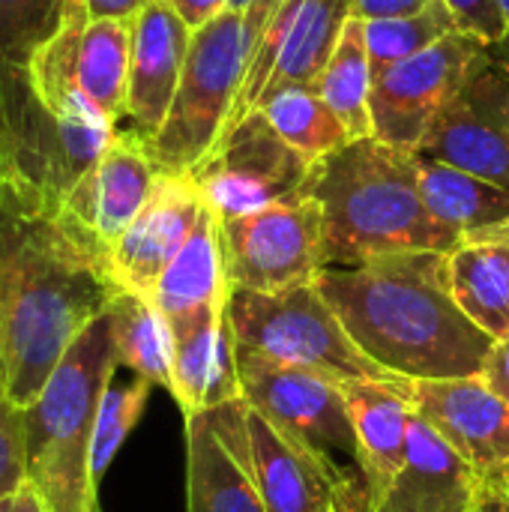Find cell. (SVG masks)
<instances>
[{
	"label": "cell",
	"mask_w": 509,
	"mask_h": 512,
	"mask_svg": "<svg viewBox=\"0 0 509 512\" xmlns=\"http://www.w3.org/2000/svg\"><path fill=\"white\" fill-rule=\"evenodd\" d=\"M354 345L402 381L480 378L495 339L453 297L447 252H402L315 279Z\"/></svg>",
	"instance_id": "cell-1"
},
{
	"label": "cell",
	"mask_w": 509,
	"mask_h": 512,
	"mask_svg": "<svg viewBox=\"0 0 509 512\" xmlns=\"http://www.w3.org/2000/svg\"><path fill=\"white\" fill-rule=\"evenodd\" d=\"M117 291L102 258L60 222L0 210V354L18 408L42 393Z\"/></svg>",
	"instance_id": "cell-2"
},
{
	"label": "cell",
	"mask_w": 509,
	"mask_h": 512,
	"mask_svg": "<svg viewBox=\"0 0 509 512\" xmlns=\"http://www.w3.org/2000/svg\"><path fill=\"white\" fill-rule=\"evenodd\" d=\"M303 192L321 207L324 267H354L402 252H450L462 240L429 213L414 156L378 138L351 141L318 159Z\"/></svg>",
	"instance_id": "cell-3"
},
{
	"label": "cell",
	"mask_w": 509,
	"mask_h": 512,
	"mask_svg": "<svg viewBox=\"0 0 509 512\" xmlns=\"http://www.w3.org/2000/svg\"><path fill=\"white\" fill-rule=\"evenodd\" d=\"M117 369L111 321L102 312L63 354L42 393L21 408L27 483L48 512H96L90 444L102 396Z\"/></svg>",
	"instance_id": "cell-4"
},
{
	"label": "cell",
	"mask_w": 509,
	"mask_h": 512,
	"mask_svg": "<svg viewBox=\"0 0 509 512\" xmlns=\"http://www.w3.org/2000/svg\"><path fill=\"white\" fill-rule=\"evenodd\" d=\"M282 0H252L192 33L171 111L147 141L159 174H192L219 144L258 42Z\"/></svg>",
	"instance_id": "cell-5"
},
{
	"label": "cell",
	"mask_w": 509,
	"mask_h": 512,
	"mask_svg": "<svg viewBox=\"0 0 509 512\" xmlns=\"http://www.w3.org/2000/svg\"><path fill=\"white\" fill-rule=\"evenodd\" d=\"M243 399L291 441L306 447L339 483L342 512H372L351 408L339 381L276 366L237 348Z\"/></svg>",
	"instance_id": "cell-6"
},
{
	"label": "cell",
	"mask_w": 509,
	"mask_h": 512,
	"mask_svg": "<svg viewBox=\"0 0 509 512\" xmlns=\"http://www.w3.org/2000/svg\"><path fill=\"white\" fill-rule=\"evenodd\" d=\"M225 309L234 345L261 360L315 372L339 384L396 381L354 345L318 285L279 294L231 288Z\"/></svg>",
	"instance_id": "cell-7"
},
{
	"label": "cell",
	"mask_w": 509,
	"mask_h": 512,
	"mask_svg": "<svg viewBox=\"0 0 509 512\" xmlns=\"http://www.w3.org/2000/svg\"><path fill=\"white\" fill-rule=\"evenodd\" d=\"M231 288L279 294L315 285L324 270L321 207L303 189L246 216L219 219Z\"/></svg>",
	"instance_id": "cell-8"
},
{
	"label": "cell",
	"mask_w": 509,
	"mask_h": 512,
	"mask_svg": "<svg viewBox=\"0 0 509 512\" xmlns=\"http://www.w3.org/2000/svg\"><path fill=\"white\" fill-rule=\"evenodd\" d=\"M486 42L459 30L438 45L372 75L375 138L399 153H417L432 123L468 90Z\"/></svg>",
	"instance_id": "cell-9"
},
{
	"label": "cell",
	"mask_w": 509,
	"mask_h": 512,
	"mask_svg": "<svg viewBox=\"0 0 509 512\" xmlns=\"http://www.w3.org/2000/svg\"><path fill=\"white\" fill-rule=\"evenodd\" d=\"M309 162L291 150L261 111L246 114L192 171L216 219H234L291 198L309 177Z\"/></svg>",
	"instance_id": "cell-10"
},
{
	"label": "cell",
	"mask_w": 509,
	"mask_h": 512,
	"mask_svg": "<svg viewBox=\"0 0 509 512\" xmlns=\"http://www.w3.org/2000/svg\"><path fill=\"white\" fill-rule=\"evenodd\" d=\"M348 18L351 0H282L258 42L225 132L258 111L270 93L294 84H318Z\"/></svg>",
	"instance_id": "cell-11"
},
{
	"label": "cell",
	"mask_w": 509,
	"mask_h": 512,
	"mask_svg": "<svg viewBox=\"0 0 509 512\" xmlns=\"http://www.w3.org/2000/svg\"><path fill=\"white\" fill-rule=\"evenodd\" d=\"M414 411L468 462L480 495L509 498V405L483 378L405 381Z\"/></svg>",
	"instance_id": "cell-12"
},
{
	"label": "cell",
	"mask_w": 509,
	"mask_h": 512,
	"mask_svg": "<svg viewBox=\"0 0 509 512\" xmlns=\"http://www.w3.org/2000/svg\"><path fill=\"white\" fill-rule=\"evenodd\" d=\"M156 177L159 168L147 144L135 132L117 129L102 159L66 198L57 222L105 264L108 249L144 210Z\"/></svg>",
	"instance_id": "cell-13"
},
{
	"label": "cell",
	"mask_w": 509,
	"mask_h": 512,
	"mask_svg": "<svg viewBox=\"0 0 509 512\" xmlns=\"http://www.w3.org/2000/svg\"><path fill=\"white\" fill-rule=\"evenodd\" d=\"M204 207L192 174H159L144 210L108 249L105 270L111 282L123 291L153 297L162 273L189 240Z\"/></svg>",
	"instance_id": "cell-14"
},
{
	"label": "cell",
	"mask_w": 509,
	"mask_h": 512,
	"mask_svg": "<svg viewBox=\"0 0 509 512\" xmlns=\"http://www.w3.org/2000/svg\"><path fill=\"white\" fill-rule=\"evenodd\" d=\"M189 42L192 30L165 0H153L132 21L126 120L132 123L129 132H135L144 144L156 138L171 111Z\"/></svg>",
	"instance_id": "cell-15"
},
{
	"label": "cell",
	"mask_w": 509,
	"mask_h": 512,
	"mask_svg": "<svg viewBox=\"0 0 509 512\" xmlns=\"http://www.w3.org/2000/svg\"><path fill=\"white\" fill-rule=\"evenodd\" d=\"M225 306L198 309L168 321L174 333L171 396L186 417L243 399L237 345Z\"/></svg>",
	"instance_id": "cell-16"
},
{
	"label": "cell",
	"mask_w": 509,
	"mask_h": 512,
	"mask_svg": "<svg viewBox=\"0 0 509 512\" xmlns=\"http://www.w3.org/2000/svg\"><path fill=\"white\" fill-rule=\"evenodd\" d=\"M249 474L267 512H342L336 477L297 441L264 420L252 405L246 411Z\"/></svg>",
	"instance_id": "cell-17"
},
{
	"label": "cell",
	"mask_w": 509,
	"mask_h": 512,
	"mask_svg": "<svg viewBox=\"0 0 509 512\" xmlns=\"http://www.w3.org/2000/svg\"><path fill=\"white\" fill-rule=\"evenodd\" d=\"M477 501L480 483L468 462L414 414L405 465L375 512H474Z\"/></svg>",
	"instance_id": "cell-18"
},
{
	"label": "cell",
	"mask_w": 509,
	"mask_h": 512,
	"mask_svg": "<svg viewBox=\"0 0 509 512\" xmlns=\"http://www.w3.org/2000/svg\"><path fill=\"white\" fill-rule=\"evenodd\" d=\"M342 390L351 408V420H354V432H357V444L363 456L369 507L375 512L405 465L411 420L417 411L402 378L348 381L342 384Z\"/></svg>",
	"instance_id": "cell-19"
},
{
	"label": "cell",
	"mask_w": 509,
	"mask_h": 512,
	"mask_svg": "<svg viewBox=\"0 0 509 512\" xmlns=\"http://www.w3.org/2000/svg\"><path fill=\"white\" fill-rule=\"evenodd\" d=\"M450 288L462 312L495 342L509 333V222L462 234L447 252Z\"/></svg>",
	"instance_id": "cell-20"
},
{
	"label": "cell",
	"mask_w": 509,
	"mask_h": 512,
	"mask_svg": "<svg viewBox=\"0 0 509 512\" xmlns=\"http://www.w3.org/2000/svg\"><path fill=\"white\" fill-rule=\"evenodd\" d=\"M414 156L453 165L509 189V126L465 93L432 123Z\"/></svg>",
	"instance_id": "cell-21"
},
{
	"label": "cell",
	"mask_w": 509,
	"mask_h": 512,
	"mask_svg": "<svg viewBox=\"0 0 509 512\" xmlns=\"http://www.w3.org/2000/svg\"><path fill=\"white\" fill-rule=\"evenodd\" d=\"M186 512H267L249 468L204 411L186 417Z\"/></svg>",
	"instance_id": "cell-22"
},
{
	"label": "cell",
	"mask_w": 509,
	"mask_h": 512,
	"mask_svg": "<svg viewBox=\"0 0 509 512\" xmlns=\"http://www.w3.org/2000/svg\"><path fill=\"white\" fill-rule=\"evenodd\" d=\"M228 273H225V249H222V228L210 207L198 216L189 240L177 252V258L162 273L153 303L159 312L174 321L192 315L198 309L225 306L228 303Z\"/></svg>",
	"instance_id": "cell-23"
},
{
	"label": "cell",
	"mask_w": 509,
	"mask_h": 512,
	"mask_svg": "<svg viewBox=\"0 0 509 512\" xmlns=\"http://www.w3.org/2000/svg\"><path fill=\"white\" fill-rule=\"evenodd\" d=\"M108 321L120 366L132 375L147 378L153 387L171 393L174 381V333L159 306L135 291H117L108 303Z\"/></svg>",
	"instance_id": "cell-24"
},
{
	"label": "cell",
	"mask_w": 509,
	"mask_h": 512,
	"mask_svg": "<svg viewBox=\"0 0 509 512\" xmlns=\"http://www.w3.org/2000/svg\"><path fill=\"white\" fill-rule=\"evenodd\" d=\"M414 162L429 213L456 234H474L509 222V189L435 159L414 156Z\"/></svg>",
	"instance_id": "cell-25"
},
{
	"label": "cell",
	"mask_w": 509,
	"mask_h": 512,
	"mask_svg": "<svg viewBox=\"0 0 509 512\" xmlns=\"http://www.w3.org/2000/svg\"><path fill=\"white\" fill-rule=\"evenodd\" d=\"M258 111L270 120L276 135L297 150L309 165L351 144V132L318 93V84H294L261 99Z\"/></svg>",
	"instance_id": "cell-26"
},
{
	"label": "cell",
	"mask_w": 509,
	"mask_h": 512,
	"mask_svg": "<svg viewBox=\"0 0 509 512\" xmlns=\"http://www.w3.org/2000/svg\"><path fill=\"white\" fill-rule=\"evenodd\" d=\"M129 57H132V21H114V18L87 21L78 48V84L84 96L111 123H120V117H126Z\"/></svg>",
	"instance_id": "cell-27"
},
{
	"label": "cell",
	"mask_w": 509,
	"mask_h": 512,
	"mask_svg": "<svg viewBox=\"0 0 509 512\" xmlns=\"http://www.w3.org/2000/svg\"><path fill=\"white\" fill-rule=\"evenodd\" d=\"M318 93L351 132V141L375 138L372 126V60L363 21L348 18L342 39L318 78Z\"/></svg>",
	"instance_id": "cell-28"
},
{
	"label": "cell",
	"mask_w": 509,
	"mask_h": 512,
	"mask_svg": "<svg viewBox=\"0 0 509 512\" xmlns=\"http://www.w3.org/2000/svg\"><path fill=\"white\" fill-rule=\"evenodd\" d=\"M363 30H366V48H369V60H372V75H375L393 63H402V60L438 45L450 33H459L462 24L444 0H435L429 9L408 15V18L366 21Z\"/></svg>",
	"instance_id": "cell-29"
},
{
	"label": "cell",
	"mask_w": 509,
	"mask_h": 512,
	"mask_svg": "<svg viewBox=\"0 0 509 512\" xmlns=\"http://www.w3.org/2000/svg\"><path fill=\"white\" fill-rule=\"evenodd\" d=\"M153 384L147 378L132 375L129 381L117 384L111 381L99 414H96V429H93V444H90V480L93 486H99L102 474L108 471V465L114 462L117 450L123 447V441L129 438V432L138 426L147 399H150Z\"/></svg>",
	"instance_id": "cell-30"
},
{
	"label": "cell",
	"mask_w": 509,
	"mask_h": 512,
	"mask_svg": "<svg viewBox=\"0 0 509 512\" xmlns=\"http://www.w3.org/2000/svg\"><path fill=\"white\" fill-rule=\"evenodd\" d=\"M69 0H0V69H27L36 48L60 27Z\"/></svg>",
	"instance_id": "cell-31"
},
{
	"label": "cell",
	"mask_w": 509,
	"mask_h": 512,
	"mask_svg": "<svg viewBox=\"0 0 509 512\" xmlns=\"http://www.w3.org/2000/svg\"><path fill=\"white\" fill-rule=\"evenodd\" d=\"M27 486V450H24V411L0 396V501L15 498Z\"/></svg>",
	"instance_id": "cell-32"
},
{
	"label": "cell",
	"mask_w": 509,
	"mask_h": 512,
	"mask_svg": "<svg viewBox=\"0 0 509 512\" xmlns=\"http://www.w3.org/2000/svg\"><path fill=\"white\" fill-rule=\"evenodd\" d=\"M465 96L480 105L483 111L495 114L498 120H504L509 126V69L504 63L492 60L489 51L483 54V60L477 63Z\"/></svg>",
	"instance_id": "cell-33"
},
{
	"label": "cell",
	"mask_w": 509,
	"mask_h": 512,
	"mask_svg": "<svg viewBox=\"0 0 509 512\" xmlns=\"http://www.w3.org/2000/svg\"><path fill=\"white\" fill-rule=\"evenodd\" d=\"M444 3L453 9V15L459 18L465 33L477 36L486 45L501 42L504 33L509 30L498 0H444Z\"/></svg>",
	"instance_id": "cell-34"
},
{
	"label": "cell",
	"mask_w": 509,
	"mask_h": 512,
	"mask_svg": "<svg viewBox=\"0 0 509 512\" xmlns=\"http://www.w3.org/2000/svg\"><path fill=\"white\" fill-rule=\"evenodd\" d=\"M435 0H351V18L357 21H384V18H408L429 9Z\"/></svg>",
	"instance_id": "cell-35"
},
{
	"label": "cell",
	"mask_w": 509,
	"mask_h": 512,
	"mask_svg": "<svg viewBox=\"0 0 509 512\" xmlns=\"http://www.w3.org/2000/svg\"><path fill=\"white\" fill-rule=\"evenodd\" d=\"M177 15L180 21L195 33L201 30L204 24H210L213 18H219L222 12L231 9V0H165Z\"/></svg>",
	"instance_id": "cell-36"
},
{
	"label": "cell",
	"mask_w": 509,
	"mask_h": 512,
	"mask_svg": "<svg viewBox=\"0 0 509 512\" xmlns=\"http://www.w3.org/2000/svg\"><path fill=\"white\" fill-rule=\"evenodd\" d=\"M480 378L486 381V387L492 393H498L509 405V333L504 339L495 342V348H492V354H489Z\"/></svg>",
	"instance_id": "cell-37"
},
{
	"label": "cell",
	"mask_w": 509,
	"mask_h": 512,
	"mask_svg": "<svg viewBox=\"0 0 509 512\" xmlns=\"http://www.w3.org/2000/svg\"><path fill=\"white\" fill-rule=\"evenodd\" d=\"M90 21L114 18V21H135L141 9H147L153 0H84Z\"/></svg>",
	"instance_id": "cell-38"
},
{
	"label": "cell",
	"mask_w": 509,
	"mask_h": 512,
	"mask_svg": "<svg viewBox=\"0 0 509 512\" xmlns=\"http://www.w3.org/2000/svg\"><path fill=\"white\" fill-rule=\"evenodd\" d=\"M6 147H9V96H6V84L0 78V189L6 180Z\"/></svg>",
	"instance_id": "cell-39"
},
{
	"label": "cell",
	"mask_w": 509,
	"mask_h": 512,
	"mask_svg": "<svg viewBox=\"0 0 509 512\" xmlns=\"http://www.w3.org/2000/svg\"><path fill=\"white\" fill-rule=\"evenodd\" d=\"M12 512H48V507L42 504L39 492L27 483V486L15 495V510Z\"/></svg>",
	"instance_id": "cell-40"
},
{
	"label": "cell",
	"mask_w": 509,
	"mask_h": 512,
	"mask_svg": "<svg viewBox=\"0 0 509 512\" xmlns=\"http://www.w3.org/2000/svg\"><path fill=\"white\" fill-rule=\"evenodd\" d=\"M474 512H509V498H498V495H480Z\"/></svg>",
	"instance_id": "cell-41"
},
{
	"label": "cell",
	"mask_w": 509,
	"mask_h": 512,
	"mask_svg": "<svg viewBox=\"0 0 509 512\" xmlns=\"http://www.w3.org/2000/svg\"><path fill=\"white\" fill-rule=\"evenodd\" d=\"M486 51H489V57H492V60L504 63V66H507V69H509V30H507V33H504V39H501V42L489 45Z\"/></svg>",
	"instance_id": "cell-42"
},
{
	"label": "cell",
	"mask_w": 509,
	"mask_h": 512,
	"mask_svg": "<svg viewBox=\"0 0 509 512\" xmlns=\"http://www.w3.org/2000/svg\"><path fill=\"white\" fill-rule=\"evenodd\" d=\"M0 396H9V387H6V363H3V354H0Z\"/></svg>",
	"instance_id": "cell-43"
},
{
	"label": "cell",
	"mask_w": 509,
	"mask_h": 512,
	"mask_svg": "<svg viewBox=\"0 0 509 512\" xmlns=\"http://www.w3.org/2000/svg\"><path fill=\"white\" fill-rule=\"evenodd\" d=\"M15 510V498H3L0 501V512H12Z\"/></svg>",
	"instance_id": "cell-44"
},
{
	"label": "cell",
	"mask_w": 509,
	"mask_h": 512,
	"mask_svg": "<svg viewBox=\"0 0 509 512\" xmlns=\"http://www.w3.org/2000/svg\"><path fill=\"white\" fill-rule=\"evenodd\" d=\"M252 0H231V9H246Z\"/></svg>",
	"instance_id": "cell-45"
},
{
	"label": "cell",
	"mask_w": 509,
	"mask_h": 512,
	"mask_svg": "<svg viewBox=\"0 0 509 512\" xmlns=\"http://www.w3.org/2000/svg\"><path fill=\"white\" fill-rule=\"evenodd\" d=\"M501 3V12H504V18H507V24H509V0H498Z\"/></svg>",
	"instance_id": "cell-46"
},
{
	"label": "cell",
	"mask_w": 509,
	"mask_h": 512,
	"mask_svg": "<svg viewBox=\"0 0 509 512\" xmlns=\"http://www.w3.org/2000/svg\"><path fill=\"white\" fill-rule=\"evenodd\" d=\"M327 512H336V510H327Z\"/></svg>",
	"instance_id": "cell-47"
}]
</instances>
